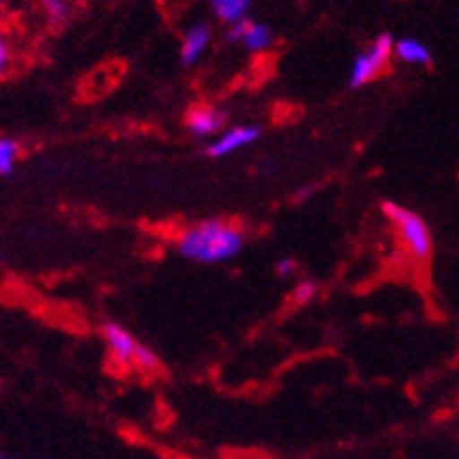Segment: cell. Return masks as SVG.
Instances as JSON below:
<instances>
[{
	"mask_svg": "<svg viewBox=\"0 0 459 459\" xmlns=\"http://www.w3.org/2000/svg\"><path fill=\"white\" fill-rule=\"evenodd\" d=\"M247 236L238 224L227 220H204L182 229L175 238V252L186 262L212 264L231 262L245 250Z\"/></svg>",
	"mask_w": 459,
	"mask_h": 459,
	"instance_id": "1",
	"label": "cell"
},
{
	"mask_svg": "<svg viewBox=\"0 0 459 459\" xmlns=\"http://www.w3.org/2000/svg\"><path fill=\"white\" fill-rule=\"evenodd\" d=\"M383 215L394 227L408 256L418 264L429 262L431 255H434V236H431V229L425 217L418 215L415 210L406 208V205L394 204V201H385Z\"/></svg>",
	"mask_w": 459,
	"mask_h": 459,
	"instance_id": "2",
	"label": "cell"
},
{
	"mask_svg": "<svg viewBox=\"0 0 459 459\" xmlns=\"http://www.w3.org/2000/svg\"><path fill=\"white\" fill-rule=\"evenodd\" d=\"M394 56V38L390 33H380L367 49H361L350 68V87L361 89L378 80L390 68Z\"/></svg>",
	"mask_w": 459,
	"mask_h": 459,
	"instance_id": "3",
	"label": "cell"
},
{
	"mask_svg": "<svg viewBox=\"0 0 459 459\" xmlns=\"http://www.w3.org/2000/svg\"><path fill=\"white\" fill-rule=\"evenodd\" d=\"M227 40L231 45H240L245 52L264 54L275 45V33L268 23L255 22L245 17L240 22H233L227 26Z\"/></svg>",
	"mask_w": 459,
	"mask_h": 459,
	"instance_id": "4",
	"label": "cell"
},
{
	"mask_svg": "<svg viewBox=\"0 0 459 459\" xmlns=\"http://www.w3.org/2000/svg\"><path fill=\"white\" fill-rule=\"evenodd\" d=\"M100 333H103V343L110 352V359L115 361V367L122 368V371L135 368V357L143 348L138 338L128 332L126 326L117 325V322H105Z\"/></svg>",
	"mask_w": 459,
	"mask_h": 459,
	"instance_id": "5",
	"label": "cell"
},
{
	"mask_svg": "<svg viewBox=\"0 0 459 459\" xmlns=\"http://www.w3.org/2000/svg\"><path fill=\"white\" fill-rule=\"evenodd\" d=\"M259 138H262V126H256V124H240V126L224 128L220 135L210 140L208 147H205V154L212 159L231 157L236 152L255 145Z\"/></svg>",
	"mask_w": 459,
	"mask_h": 459,
	"instance_id": "6",
	"label": "cell"
},
{
	"mask_svg": "<svg viewBox=\"0 0 459 459\" xmlns=\"http://www.w3.org/2000/svg\"><path fill=\"white\" fill-rule=\"evenodd\" d=\"M229 115L215 105L201 103L194 105L192 110L186 112L185 117V126L186 131L194 135V138H215L220 135L224 128H227Z\"/></svg>",
	"mask_w": 459,
	"mask_h": 459,
	"instance_id": "7",
	"label": "cell"
},
{
	"mask_svg": "<svg viewBox=\"0 0 459 459\" xmlns=\"http://www.w3.org/2000/svg\"><path fill=\"white\" fill-rule=\"evenodd\" d=\"M212 45V29L210 23L198 22L194 26L186 29V33L182 35V45H180V64L185 68H192L196 65L201 58L205 56V52Z\"/></svg>",
	"mask_w": 459,
	"mask_h": 459,
	"instance_id": "8",
	"label": "cell"
},
{
	"mask_svg": "<svg viewBox=\"0 0 459 459\" xmlns=\"http://www.w3.org/2000/svg\"><path fill=\"white\" fill-rule=\"evenodd\" d=\"M394 56L406 65L415 68H429L431 65V49L418 38H399L394 40Z\"/></svg>",
	"mask_w": 459,
	"mask_h": 459,
	"instance_id": "9",
	"label": "cell"
},
{
	"mask_svg": "<svg viewBox=\"0 0 459 459\" xmlns=\"http://www.w3.org/2000/svg\"><path fill=\"white\" fill-rule=\"evenodd\" d=\"M255 0H210V10L221 23H233L247 17Z\"/></svg>",
	"mask_w": 459,
	"mask_h": 459,
	"instance_id": "10",
	"label": "cell"
},
{
	"mask_svg": "<svg viewBox=\"0 0 459 459\" xmlns=\"http://www.w3.org/2000/svg\"><path fill=\"white\" fill-rule=\"evenodd\" d=\"M40 7L47 22L54 26H61L75 14V0H40Z\"/></svg>",
	"mask_w": 459,
	"mask_h": 459,
	"instance_id": "11",
	"label": "cell"
},
{
	"mask_svg": "<svg viewBox=\"0 0 459 459\" xmlns=\"http://www.w3.org/2000/svg\"><path fill=\"white\" fill-rule=\"evenodd\" d=\"M19 157H22V145L14 138H0V178L14 173Z\"/></svg>",
	"mask_w": 459,
	"mask_h": 459,
	"instance_id": "12",
	"label": "cell"
},
{
	"mask_svg": "<svg viewBox=\"0 0 459 459\" xmlns=\"http://www.w3.org/2000/svg\"><path fill=\"white\" fill-rule=\"evenodd\" d=\"M135 368L143 373H154L161 368V359H159V355L154 352L152 348H147L145 343H143V348H140L138 357H135Z\"/></svg>",
	"mask_w": 459,
	"mask_h": 459,
	"instance_id": "13",
	"label": "cell"
},
{
	"mask_svg": "<svg viewBox=\"0 0 459 459\" xmlns=\"http://www.w3.org/2000/svg\"><path fill=\"white\" fill-rule=\"evenodd\" d=\"M12 56H14V52H12L10 38L0 30V80L7 75V70L12 65Z\"/></svg>",
	"mask_w": 459,
	"mask_h": 459,
	"instance_id": "14",
	"label": "cell"
},
{
	"mask_svg": "<svg viewBox=\"0 0 459 459\" xmlns=\"http://www.w3.org/2000/svg\"><path fill=\"white\" fill-rule=\"evenodd\" d=\"M315 294H317L315 282H301V285L297 287V291H294V299H297L299 306H306L308 301H313Z\"/></svg>",
	"mask_w": 459,
	"mask_h": 459,
	"instance_id": "15",
	"label": "cell"
},
{
	"mask_svg": "<svg viewBox=\"0 0 459 459\" xmlns=\"http://www.w3.org/2000/svg\"><path fill=\"white\" fill-rule=\"evenodd\" d=\"M294 268H297V264L285 256V259H280V262L275 264V273H278L280 278H290V275L294 273Z\"/></svg>",
	"mask_w": 459,
	"mask_h": 459,
	"instance_id": "16",
	"label": "cell"
},
{
	"mask_svg": "<svg viewBox=\"0 0 459 459\" xmlns=\"http://www.w3.org/2000/svg\"><path fill=\"white\" fill-rule=\"evenodd\" d=\"M0 459H17V457H12V455H7V453H0Z\"/></svg>",
	"mask_w": 459,
	"mask_h": 459,
	"instance_id": "17",
	"label": "cell"
}]
</instances>
